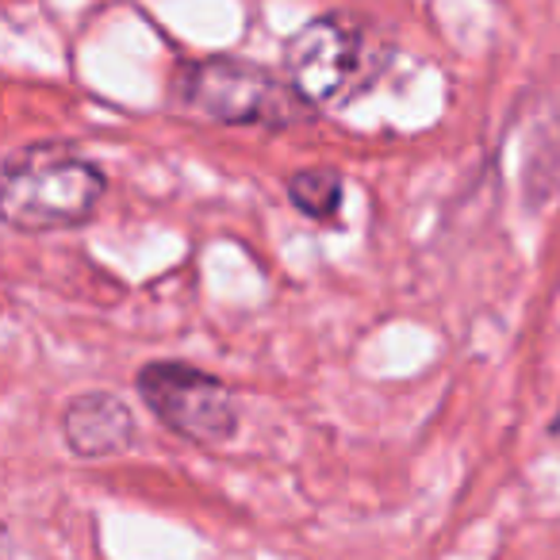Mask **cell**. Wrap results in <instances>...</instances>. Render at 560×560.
<instances>
[{
  "label": "cell",
  "instance_id": "1",
  "mask_svg": "<svg viewBox=\"0 0 560 560\" xmlns=\"http://www.w3.org/2000/svg\"><path fill=\"white\" fill-rule=\"evenodd\" d=\"M101 165L66 142H32L9 154L0 173V215L12 231L43 234L81 226L101 203Z\"/></svg>",
  "mask_w": 560,
  "mask_h": 560
},
{
  "label": "cell",
  "instance_id": "2",
  "mask_svg": "<svg viewBox=\"0 0 560 560\" xmlns=\"http://www.w3.org/2000/svg\"><path fill=\"white\" fill-rule=\"evenodd\" d=\"M173 93L188 112L226 127L284 131L312 112V104L289 85V78H277V73L254 62H238V58L180 62Z\"/></svg>",
  "mask_w": 560,
  "mask_h": 560
},
{
  "label": "cell",
  "instance_id": "3",
  "mask_svg": "<svg viewBox=\"0 0 560 560\" xmlns=\"http://www.w3.org/2000/svg\"><path fill=\"white\" fill-rule=\"evenodd\" d=\"M135 388L150 415L185 442L219 445L238 430V399L231 388L185 361H150L135 376Z\"/></svg>",
  "mask_w": 560,
  "mask_h": 560
},
{
  "label": "cell",
  "instance_id": "4",
  "mask_svg": "<svg viewBox=\"0 0 560 560\" xmlns=\"http://www.w3.org/2000/svg\"><path fill=\"white\" fill-rule=\"evenodd\" d=\"M361 50V32L338 16H319L284 43V78L312 108L330 104L358 78Z\"/></svg>",
  "mask_w": 560,
  "mask_h": 560
},
{
  "label": "cell",
  "instance_id": "5",
  "mask_svg": "<svg viewBox=\"0 0 560 560\" xmlns=\"http://www.w3.org/2000/svg\"><path fill=\"white\" fill-rule=\"evenodd\" d=\"M62 438L73 457H119L135 445V415L112 392H85V396H73L66 404Z\"/></svg>",
  "mask_w": 560,
  "mask_h": 560
},
{
  "label": "cell",
  "instance_id": "6",
  "mask_svg": "<svg viewBox=\"0 0 560 560\" xmlns=\"http://www.w3.org/2000/svg\"><path fill=\"white\" fill-rule=\"evenodd\" d=\"M289 200L296 211H304L315 223H335L342 208V173L330 165H312L289 177Z\"/></svg>",
  "mask_w": 560,
  "mask_h": 560
}]
</instances>
